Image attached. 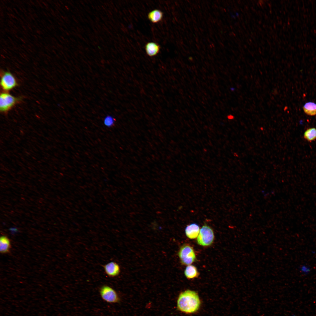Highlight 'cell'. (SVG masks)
Returning a JSON list of instances; mask_svg holds the SVG:
<instances>
[{
  "mask_svg": "<svg viewBox=\"0 0 316 316\" xmlns=\"http://www.w3.org/2000/svg\"><path fill=\"white\" fill-rule=\"evenodd\" d=\"M200 300L198 294L190 290L181 293L177 302L178 310L186 314L194 313L198 310L200 305Z\"/></svg>",
  "mask_w": 316,
  "mask_h": 316,
  "instance_id": "cell-1",
  "label": "cell"
},
{
  "mask_svg": "<svg viewBox=\"0 0 316 316\" xmlns=\"http://www.w3.org/2000/svg\"><path fill=\"white\" fill-rule=\"evenodd\" d=\"M214 235L213 230L209 226L205 225L200 229L197 239V243L205 246L210 245L213 243Z\"/></svg>",
  "mask_w": 316,
  "mask_h": 316,
  "instance_id": "cell-2",
  "label": "cell"
},
{
  "mask_svg": "<svg viewBox=\"0 0 316 316\" xmlns=\"http://www.w3.org/2000/svg\"><path fill=\"white\" fill-rule=\"evenodd\" d=\"M178 256L182 264L190 265L196 259L193 248L189 245L185 244L182 246L178 251Z\"/></svg>",
  "mask_w": 316,
  "mask_h": 316,
  "instance_id": "cell-3",
  "label": "cell"
},
{
  "mask_svg": "<svg viewBox=\"0 0 316 316\" xmlns=\"http://www.w3.org/2000/svg\"><path fill=\"white\" fill-rule=\"evenodd\" d=\"M99 292L102 298L107 303H114L120 301V298L116 292L108 285H104L102 286Z\"/></svg>",
  "mask_w": 316,
  "mask_h": 316,
  "instance_id": "cell-4",
  "label": "cell"
},
{
  "mask_svg": "<svg viewBox=\"0 0 316 316\" xmlns=\"http://www.w3.org/2000/svg\"><path fill=\"white\" fill-rule=\"evenodd\" d=\"M0 96V110L2 112L11 109L18 101L17 98L7 92H2Z\"/></svg>",
  "mask_w": 316,
  "mask_h": 316,
  "instance_id": "cell-5",
  "label": "cell"
},
{
  "mask_svg": "<svg viewBox=\"0 0 316 316\" xmlns=\"http://www.w3.org/2000/svg\"><path fill=\"white\" fill-rule=\"evenodd\" d=\"M0 85L3 90L8 91L16 87L17 83L15 78L11 73L6 72L3 73L1 75Z\"/></svg>",
  "mask_w": 316,
  "mask_h": 316,
  "instance_id": "cell-6",
  "label": "cell"
},
{
  "mask_svg": "<svg viewBox=\"0 0 316 316\" xmlns=\"http://www.w3.org/2000/svg\"><path fill=\"white\" fill-rule=\"evenodd\" d=\"M104 272L109 277L113 278L118 275L120 272V267L116 262L111 261L103 265Z\"/></svg>",
  "mask_w": 316,
  "mask_h": 316,
  "instance_id": "cell-7",
  "label": "cell"
},
{
  "mask_svg": "<svg viewBox=\"0 0 316 316\" xmlns=\"http://www.w3.org/2000/svg\"><path fill=\"white\" fill-rule=\"evenodd\" d=\"M200 231L199 225L195 223H192L187 226L185 228V232L188 238L193 239L198 236Z\"/></svg>",
  "mask_w": 316,
  "mask_h": 316,
  "instance_id": "cell-8",
  "label": "cell"
},
{
  "mask_svg": "<svg viewBox=\"0 0 316 316\" xmlns=\"http://www.w3.org/2000/svg\"><path fill=\"white\" fill-rule=\"evenodd\" d=\"M145 48L147 54L151 57L156 55L159 52L160 49L159 45L153 42L147 43L145 45Z\"/></svg>",
  "mask_w": 316,
  "mask_h": 316,
  "instance_id": "cell-9",
  "label": "cell"
},
{
  "mask_svg": "<svg viewBox=\"0 0 316 316\" xmlns=\"http://www.w3.org/2000/svg\"><path fill=\"white\" fill-rule=\"evenodd\" d=\"M148 18L153 23H157L161 21L163 18V13L159 10L156 9L149 13Z\"/></svg>",
  "mask_w": 316,
  "mask_h": 316,
  "instance_id": "cell-10",
  "label": "cell"
},
{
  "mask_svg": "<svg viewBox=\"0 0 316 316\" xmlns=\"http://www.w3.org/2000/svg\"><path fill=\"white\" fill-rule=\"evenodd\" d=\"M11 247L9 239L6 236H2L0 239V251L2 253L9 252Z\"/></svg>",
  "mask_w": 316,
  "mask_h": 316,
  "instance_id": "cell-11",
  "label": "cell"
},
{
  "mask_svg": "<svg viewBox=\"0 0 316 316\" xmlns=\"http://www.w3.org/2000/svg\"><path fill=\"white\" fill-rule=\"evenodd\" d=\"M184 274L189 279L196 277L199 274L196 268L194 266L188 265L185 269Z\"/></svg>",
  "mask_w": 316,
  "mask_h": 316,
  "instance_id": "cell-12",
  "label": "cell"
},
{
  "mask_svg": "<svg viewBox=\"0 0 316 316\" xmlns=\"http://www.w3.org/2000/svg\"><path fill=\"white\" fill-rule=\"evenodd\" d=\"M303 111L307 114L310 116L316 115V104L313 102L306 103L303 107Z\"/></svg>",
  "mask_w": 316,
  "mask_h": 316,
  "instance_id": "cell-13",
  "label": "cell"
},
{
  "mask_svg": "<svg viewBox=\"0 0 316 316\" xmlns=\"http://www.w3.org/2000/svg\"><path fill=\"white\" fill-rule=\"evenodd\" d=\"M304 137L308 141L315 140L316 139V128H312L308 129L304 132Z\"/></svg>",
  "mask_w": 316,
  "mask_h": 316,
  "instance_id": "cell-14",
  "label": "cell"
},
{
  "mask_svg": "<svg viewBox=\"0 0 316 316\" xmlns=\"http://www.w3.org/2000/svg\"><path fill=\"white\" fill-rule=\"evenodd\" d=\"M299 270L302 274L306 275L310 273L311 271V268L308 265H301L300 267Z\"/></svg>",
  "mask_w": 316,
  "mask_h": 316,
  "instance_id": "cell-15",
  "label": "cell"
},
{
  "mask_svg": "<svg viewBox=\"0 0 316 316\" xmlns=\"http://www.w3.org/2000/svg\"><path fill=\"white\" fill-rule=\"evenodd\" d=\"M104 122L105 124L111 126L114 123V119L111 116H107L105 118Z\"/></svg>",
  "mask_w": 316,
  "mask_h": 316,
  "instance_id": "cell-16",
  "label": "cell"
}]
</instances>
